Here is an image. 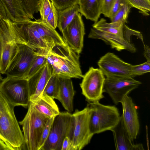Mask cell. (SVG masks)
Segmentation results:
<instances>
[{"instance_id":"obj_1","label":"cell","mask_w":150,"mask_h":150,"mask_svg":"<svg viewBox=\"0 0 150 150\" xmlns=\"http://www.w3.org/2000/svg\"><path fill=\"white\" fill-rule=\"evenodd\" d=\"M35 53L45 58L51 66L52 75L59 77L80 79L82 74L79 62V54L66 43L57 45L46 52Z\"/></svg>"},{"instance_id":"obj_2","label":"cell","mask_w":150,"mask_h":150,"mask_svg":"<svg viewBox=\"0 0 150 150\" xmlns=\"http://www.w3.org/2000/svg\"><path fill=\"white\" fill-rule=\"evenodd\" d=\"M14 107L0 93V138L12 150H21L26 145L15 115Z\"/></svg>"},{"instance_id":"obj_3","label":"cell","mask_w":150,"mask_h":150,"mask_svg":"<svg viewBox=\"0 0 150 150\" xmlns=\"http://www.w3.org/2000/svg\"><path fill=\"white\" fill-rule=\"evenodd\" d=\"M90 110L89 124L93 134L110 130L118 123L120 115L115 106L105 105L99 101L87 104Z\"/></svg>"},{"instance_id":"obj_4","label":"cell","mask_w":150,"mask_h":150,"mask_svg":"<svg viewBox=\"0 0 150 150\" xmlns=\"http://www.w3.org/2000/svg\"><path fill=\"white\" fill-rule=\"evenodd\" d=\"M28 107L26 114L19 123L22 127L27 149L38 150L42 132L50 118L36 110L31 103L30 102Z\"/></svg>"},{"instance_id":"obj_5","label":"cell","mask_w":150,"mask_h":150,"mask_svg":"<svg viewBox=\"0 0 150 150\" xmlns=\"http://www.w3.org/2000/svg\"><path fill=\"white\" fill-rule=\"evenodd\" d=\"M90 110L86 106L83 110L76 109L72 114L68 137L73 150H81L87 145L94 135L91 132L89 121Z\"/></svg>"},{"instance_id":"obj_6","label":"cell","mask_w":150,"mask_h":150,"mask_svg":"<svg viewBox=\"0 0 150 150\" xmlns=\"http://www.w3.org/2000/svg\"><path fill=\"white\" fill-rule=\"evenodd\" d=\"M0 93L15 107H28L30 103L28 80L7 76L0 83Z\"/></svg>"},{"instance_id":"obj_7","label":"cell","mask_w":150,"mask_h":150,"mask_svg":"<svg viewBox=\"0 0 150 150\" xmlns=\"http://www.w3.org/2000/svg\"><path fill=\"white\" fill-rule=\"evenodd\" d=\"M14 39L17 44H24L37 53L49 51L47 46L30 20L18 22H11Z\"/></svg>"},{"instance_id":"obj_8","label":"cell","mask_w":150,"mask_h":150,"mask_svg":"<svg viewBox=\"0 0 150 150\" xmlns=\"http://www.w3.org/2000/svg\"><path fill=\"white\" fill-rule=\"evenodd\" d=\"M18 45L15 40L11 21L0 17V71L5 74L10 62L16 54Z\"/></svg>"},{"instance_id":"obj_9","label":"cell","mask_w":150,"mask_h":150,"mask_svg":"<svg viewBox=\"0 0 150 150\" xmlns=\"http://www.w3.org/2000/svg\"><path fill=\"white\" fill-rule=\"evenodd\" d=\"M72 114L60 112L54 118L49 134L40 150H61L63 141L68 136Z\"/></svg>"},{"instance_id":"obj_10","label":"cell","mask_w":150,"mask_h":150,"mask_svg":"<svg viewBox=\"0 0 150 150\" xmlns=\"http://www.w3.org/2000/svg\"><path fill=\"white\" fill-rule=\"evenodd\" d=\"M105 78L100 69L92 67L83 75L80 86L82 94L88 103L99 101L104 98L103 93Z\"/></svg>"},{"instance_id":"obj_11","label":"cell","mask_w":150,"mask_h":150,"mask_svg":"<svg viewBox=\"0 0 150 150\" xmlns=\"http://www.w3.org/2000/svg\"><path fill=\"white\" fill-rule=\"evenodd\" d=\"M141 84V82L132 77H106L103 92L107 93L114 104L117 105Z\"/></svg>"},{"instance_id":"obj_12","label":"cell","mask_w":150,"mask_h":150,"mask_svg":"<svg viewBox=\"0 0 150 150\" xmlns=\"http://www.w3.org/2000/svg\"><path fill=\"white\" fill-rule=\"evenodd\" d=\"M17 44V52L9 64L5 74L7 76L21 78L28 71L37 55L34 50L26 45Z\"/></svg>"},{"instance_id":"obj_13","label":"cell","mask_w":150,"mask_h":150,"mask_svg":"<svg viewBox=\"0 0 150 150\" xmlns=\"http://www.w3.org/2000/svg\"><path fill=\"white\" fill-rule=\"evenodd\" d=\"M97 63L99 69L106 77H132V65L123 61L113 53L105 54Z\"/></svg>"},{"instance_id":"obj_14","label":"cell","mask_w":150,"mask_h":150,"mask_svg":"<svg viewBox=\"0 0 150 150\" xmlns=\"http://www.w3.org/2000/svg\"><path fill=\"white\" fill-rule=\"evenodd\" d=\"M82 15L79 13L62 32L66 43L74 52L79 54L83 47L85 34L84 24Z\"/></svg>"},{"instance_id":"obj_15","label":"cell","mask_w":150,"mask_h":150,"mask_svg":"<svg viewBox=\"0 0 150 150\" xmlns=\"http://www.w3.org/2000/svg\"><path fill=\"white\" fill-rule=\"evenodd\" d=\"M121 103L122 114L121 115L124 125L133 142L137 138L140 130V124L137 111V107L132 98L126 95Z\"/></svg>"},{"instance_id":"obj_16","label":"cell","mask_w":150,"mask_h":150,"mask_svg":"<svg viewBox=\"0 0 150 150\" xmlns=\"http://www.w3.org/2000/svg\"><path fill=\"white\" fill-rule=\"evenodd\" d=\"M52 75V67L47 61L38 72L28 79L30 102L35 101L42 93Z\"/></svg>"},{"instance_id":"obj_17","label":"cell","mask_w":150,"mask_h":150,"mask_svg":"<svg viewBox=\"0 0 150 150\" xmlns=\"http://www.w3.org/2000/svg\"><path fill=\"white\" fill-rule=\"evenodd\" d=\"M88 38L101 40L110 45L112 48L118 51L126 50L132 53L136 52L137 50L134 45L124 37L93 28L91 29Z\"/></svg>"},{"instance_id":"obj_18","label":"cell","mask_w":150,"mask_h":150,"mask_svg":"<svg viewBox=\"0 0 150 150\" xmlns=\"http://www.w3.org/2000/svg\"><path fill=\"white\" fill-rule=\"evenodd\" d=\"M110 130L113 134L116 150H144L142 144H134L133 143L121 116L118 123Z\"/></svg>"},{"instance_id":"obj_19","label":"cell","mask_w":150,"mask_h":150,"mask_svg":"<svg viewBox=\"0 0 150 150\" xmlns=\"http://www.w3.org/2000/svg\"><path fill=\"white\" fill-rule=\"evenodd\" d=\"M33 23L35 28L46 43L49 51L56 46L66 44L55 29L42 21L40 19L33 21Z\"/></svg>"},{"instance_id":"obj_20","label":"cell","mask_w":150,"mask_h":150,"mask_svg":"<svg viewBox=\"0 0 150 150\" xmlns=\"http://www.w3.org/2000/svg\"><path fill=\"white\" fill-rule=\"evenodd\" d=\"M60 88L58 99L64 108L69 113L73 110V99L75 94L71 78L59 77Z\"/></svg>"},{"instance_id":"obj_21","label":"cell","mask_w":150,"mask_h":150,"mask_svg":"<svg viewBox=\"0 0 150 150\" xmlns=\"http://www.w3.org/2000/svg\"><path fill=\"white\" fill-rule=\"evenodd\" d=\"M54 99L43 92L36 100L31 103L38 111L50 118L56 116L60 112Z\"/></svg>"},{"instance_id":"obj_22","label":"cell","mask_w":150,"mask_h":150,"mask_svg":"<svg viewBox=\"0 0 150 150\" xmlns=\"http://www.w3.org/2000/svg\"><path fill=\"white\" fill-rule=\"evenodd\" d=\"M8 20L18 22L30 20L25 12L21 0H0Z\"/></svg>"},{"instance_id":"obj_23","label":"cell","mask_w":150,"mask_h":150,"mask_svg":"<svg viewBox=\"0 0 150 150\" xmlns=\"http://www.w3.org/2000/svg\"><path fill=\"white\" fill-rule=\"evenodd\" d=\"M103 1V0H79V13L86 19L96 23L101 14Z\"/></svg>"},{"instance_id":"obj_24","label":"cell","mask_w":150,"mask_h":150,"mask_svg":"<svg viewBox=\"0 0 150 150\" xmlns=\"http://www.w3.org/2000/svg\"><path fill=\"white\" fill-rule=\"evenodd\" d=\"M58 11L57 27L62 32L79 13L78 4H75L62 10Z\"/></svg>"},{"instance_id":"obj_25","label":"cell","mask_w":150,"mask_h":150,"mask_svg":"<svg viewBox=\"0 0 150 150\" xmlns=\"http://www.w3.org/2000/svg\"><path fill=\"white\" fill-rule=\"evenodd\" d=\"M59 77L52 75L46 84L43 92L53 99L58 100L59 93Z\"/></svg>"},{"instance_id":"obj_26","label":"cell","mask_w":150,"mask_h":150,"mask_svg":"<svg viewBox=\"0 0 150 150\" xmlns=\"http://www.w3.org/2000/svg\"><path fill=\"white\" fill-rule=\"evenodd\" d=\"M47 61L45 57L39 55H37L28 71L20 78L28 80L38 72Z\"/></svg>"},{"instance_id":"obj_27","label":"cell","mask_w":150,"mask_h":150,"mask_svg":"<svg viewBox=\"0 0 150 150\" xmlns=\"http://www.w3.org/2000/svg\"><path fill=\"white\" fill-rule=\"evenodd\" d=\"M127 4L132 8L138 9L139 12L144 15H149L150 0H126Z\"/></svg>"},{"instance_id":"obj_28","label":"cell","mask_w":150,"mask_h":150,"mask_svg":"<svg viewBox=\"0 0 150 150\" xmlns=\"http://www.w3.org/2000/svg\"><path fill=\"white\" fill-rule=\"evenodd\" d=\"M132 8L127 4L122 5L113 17L110 19L111 22L127 23L128 16Z\"/></svg>"},{"instance_id":"obj_29","label":"cell","mask_w":150,"mask_h":150,"mask_svg":"<svg viewBox=\"0 0 150 150\" xmlns=\"http://www.w3.org/2000/svg\"><path fill=\"white\" fill-rule=\"evenodd\" d=\"M150 71V62L147 61L143 63L135 65H132L131 75L133 78Z\"/></svg>"},{"instance_id":"obj_30","label":"cell","mask_w":150,"mask_h":150,"mask_svg":"<svg viewBox=\"0 0 150 150\" xmlns=\"http://www.w3.org/2000/svg\"><path fill=\"white\" fill-rule=\"evenodd\" d=\"M58 11L51 2V8L50 13L44 23L52 28L55 29L57 26Z\"/></svg>"},{"instance_id":"obj_31","label":"cell","mask_w":150,"mask_h":150,"mask_svg":"<svg viewBox=\"0 0 150 150\" xmlns=\"http://www.w3.org/2000/svg\"><path fill=\"white\" fill-rule=\"evenodd\" d=\"M51 8V2L50 0H40L39 11L40 12V18L42 21L45 22L50 13Z\"/></svg>"},{"instance_id":"obj_32","label":"cell","mask_w":150,"mask_h":150,"mask_svg":"<svg viewBox=\"0 0 150 150\" xmlns=\"http://www.w3.org/2000/svg\"><path fill=\"white\" fill-rule=\"evenodd\" d=\"M125 23L121 22L108 23L105 19L101 18L99 21L94 23L92 25V27L96 29L117 28L123 26Z\"/></svg>"},{"instance_id":"obj_33","label":"cell","mask_w":150,"mask_h":150,"mask_svg":"<svg viewBox=\"0 0 150 150\" xmlns=\"http://www.w3.org/2000/svg\"><path fill=\"white\" fill-rule=\"evenodd\" d=\"M54 117L50 118L45 125L39 141L38 150H40L47 138Z\"/></svg>"},{"instance_id":"obj_34","label":"cell","mask_w":150,"mask_h":150,"mask_svg":"<svg viewBox=\"0 0 150 150\" xmlns=\"http://www.w3.org/2000/svg\"><path fill=\"white\" fill-rule=\"evenodd\" d=\"M58 10H62L78 3L79 0H50Z\"/></svg>"},{"instance_id":"obj_35","label":"cell","mask_w":150,"mask_h":150,"mask_svg":"<svg viewBox=\"0 0 150 150\" xmlns=\"http://www.w3.org/2000/svg\"><path fill=\"white\" fill-rule=\"evenodd\" d=\"M115 0H103L101 10V14L105 17L109 18L112 6Z\"/></svg>"},{"instance_id":"obj_36","label":"cell","mask_w":150,"mask_h":150,"mask_svg":"<svg viewBox=\"0 0 150 150\" xmlns=\"http://www.w3.org/2000/svg\"><path fill=\"white\" fill-rule=\"evenodd\" d=\"M126 4L127 3L126 0H115L108 18L110 19L112 18L120 9L121 6L123 5Z\"/></svg>"},{"instance_id":"obj_37","label":"cell","mask_w":150,"mask_h":150,"mask_svg":"<svg viewBox=\"0 0 150 150\" xmlns=\"http://www.w3.org/2000/svg\"><path fill=\"white\" fill-rule=\"evenodd\" d=\"M61 150H73L71 141L68 137H66L64 138Z\"/></svg>"},{"instance_id":"obj_38","label":"cell","mask_w":150,"mask_h":150,"mask_svg":"<svg viewBox=\"0 0 150 150\" xmlns=\"http://www.w3.org/2000/svg\"><path fill=\"white\" fill-rule=\"evenodd\" d=\"M0 17L5 20H8L7 14L0 0Z\"/></svg>"},{"instance_id":"obj_39","label":"cell","mask_w":150,"mask_h":150,"mask_svg":"<svg viewBox=\"0 0 150 150\" xmlns=\"http://www.w3.org/2000/svg\"><path fill=\"white\" fill-rule=\"evenodd\" d=\"M144 55L147 61L150 62V50L149 47L146 45H144Z\"/></svg>"},{"instance_id":"obj_40","label":"cell","mask_w":150,"mask_h":150,"mask_svg":"<svg viewBox=\"0 0 150 150\" xmlns=\"http://www.w3.org/2000/svg\"><path fill=\"white\" fill-rule=\"evenodd\" d=\"M0 150H12V149L6 144L0 138Z\"/></svg>"},{"instance_id":"obj_41","label":"cell","mask_w":150,"mask_h":150,"mask_svg":"<svg viewBox=\"0 0 150 150\" xmlns=\"http://www.w3.org/2000/svg\"><path fill=\"white\" fill-rule=\"evenodd\" d=\"M1 72H0V80L1 81L3 79H2V78L1 75Z\"/></svg>"}]
</instances>
